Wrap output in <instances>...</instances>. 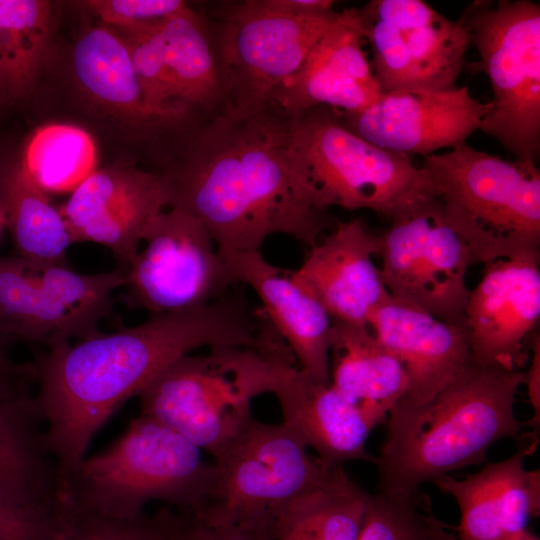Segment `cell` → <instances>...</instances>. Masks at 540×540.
Wrapping results in <instances>:
<instances>
[{"label":"cell","instance_id":"cell-34","mask_svg":"<svg viewBox=\"0 0 540 540\" xmlns=\"http://www.w3.org/2000/svg\"><path fill=\"white\" fill-rule=\"evenodd\" d=\"M169 510L164 506L151 516L115 518L65 502L58 514L57 540H166Z\"/></svg>","mask_w":540,"mask_h":540},{"label":"cell","instance_id":"cell-16","mask_svg":"<svg viewBox=\"0 0 540 540\" xmlns=\"http://www.w3.org/2000/svg\"><path fill=\"white\" fill-rule=\"evenodd\" d=\"M540 257L498 259L484 264L465 309L471 363L520 370L527 341L540 317Z\"/></svg>","mask_w":540,"mask_h":540},{"label":"cell","instance_id":"cell-10","mask_svg":"<svg viewBox=\"0 0 540 540\" xmlns=\"http://www.w3.org/2000/svg\"><path fill=\"white\" fill-rule=\"evenodd\" d=\"M296 115L312 175L331 207L367 209L392 221L438 198L421 166L350 132L337 110L317 106Z\"/></svg>","mask_w":540,"mask_h":540},{"label":"cell","instance_id":"cell-39","mask_svg":"<svg viewBox=\"0 0 540 540\" xmlns=\"http://www.w3.org/2000/svg\"><path fill=\"white\" fill-rule=\"evenodd\" d=\"M9 345L0 337V399L30 396V386L35 382L32 364L12 360Z\"/></svg>","mask_w":540,"mask_h":540},{"label":"cell","instance_id":"cell-33","mask_svg":"<svg viewBox=\"0 0 540 540\" xmlns=\"http://www.w3.org/2000/svg\"><path fill=\"white\" fill-rule=\"evenodd\" d=\"M161 25L142 30L113 29L123 38L146 100L154 110L171 116L201 114L178 100Z\"/></svg>","mask_w":540,"mask_h":540},{"label":"cell","instance_id":"cell-28","mask_svg":"<svg viewBox=\"0 0 540 540\" xmlns=\"http://www.w3.org/2000/svg\"><path fill=\"white\" fill-rule=\"evenodd\" d=\"M161 32L178 100L205 115L226 111L213 46L200 11L188 5L167 18Z\"/></svg>","mask_w":540,"mask_h":540},{"label":"cell","instance_id":"cell-38","mask_svg":"<svg viewBox=\"0 0 540 540\" xmlns=\"http://www.w3.org/2000/svg\"><path fill=\"white\" fill-rule=\"evenodd\" d=\"M57 520L23 509L0 496V540H57Z\"/></svg>","mask_w":540,"mask_h":540},{"label":"cell","instance_id":"cell-25","mask_svg":"<svg viewBox=\"0 0 540 540\" xmlns=\"http://www.w3.org/2000/svg\"><path fill=\"white\" fill-rule=\"evenodd\" d=\"M330 363L331 385L378 425L407 393L403 366L369 326L334 322Z\"/></svg>","mask_w":540,"mask_h":540},{"label":"cell","instance_id":"cell-24","mask_svg":"<svg viewBox=\"0 0 540 540\" xmlns=\"http://www.w3.org/2000/svg\"><path fill=\"white\" fill-rule=\"evenodd\" d=\"M42 423L35 396L0 399V496L56 518L66 499L65 478Z\"/></svg>","mask_w":540,"mask_h":540},{"label":"cell","instance_id":"cell-2","mask_svg":"<svg viewBox=\"0 0 540 540\" xmlns=\"http://www.w3.org/2000/svg\"><path fill=\"white\" fill-rule=\"evenodd\" d=\"M237 294L196 309L45 350L31 361L35 401L48 447L64 476L85 458L91 439L130 397L200 347L236 346L269 355V327Z\"/></svg>","mask_w":540,"mask_h":540},{"label":"cell","instance_id":"cell-30","mask_svg":"<svg viewBox=\"0 0 540 540\" xmlns=\"http://www.w3.org/2000/svg\"><path fill=\"white\" fill-rule=\"evenodd\" d=\"M366 498L342 469L290 506L277 523L274 540H356Z\"/></svg>","mask_w":540,"mask_h":540},{"label":"cell","instance_id":"cell-42","mask_svg":"<svg viewBox=\"0 0 540 540\" xmlns=\"http://www.w3.org/2000/svg\"><path fill=\"white\" fill-rule=\"evenodd\" d=\"M446 540H456L455 534H451Z\"/></svg>","mask_w":540,"mask_h":540},{"label":"cell","instance_id":"cell-3","mask_svg":"<svg viewBox=\"0 0 540 540\" xmlns=\"http://www.w3.org/2000/svg\"><path fill=\"white\" fill-rule=\"evenodd\" d=\"M525 373L468 365L430 401H399L389 412L375 466L377 492L413 499L420 487L449 473L487 462L491 446L519 439L514 405Z\"/></svg>","mask_w":540,"mask_h":540},{"label":"cell","instance_id":"cell-32","mask_svg":"<svg viewBox=\"0 0 540 540\" xmlns=\"http://www.w3.org/2000/svg\"><path fill=\"white\" fill-rule=\"evenodd\" d=\"M449 535L423 496L399 499L376 492L367 494L356 540H446Z\"/></svg>","mask_w":540,"mask_h":540},{"label":"cell","instance_id":"cell-27","mask_svg":"<svg viewBox=\"0 0 540 540\" xmlns=\"http://www.w3.org/2000/svg\"><path fill=\"white\" fill-rule=\"evenodd\" d=\"M54 32L53 2L0 0V106L34 92L50 60Z\"/></svg>","mask_w":540,"mask_h":540},{"label":"cell","instance_id":"cell-23","mask_svg":"<svg viewBox=\"0 0 540 540\" xmlns=\"http://www.w3.org/2000/svg\"><path fill=\"white\" fill-rule=\"evenodd\" d=\"M536 444L537 438L526 441L510 457L463 479L447 475L432 482L458 504L456 540H513L539 515L540 472L524 467Z\"/></svg>","mask_w":540,"mask_h":540},{"label":"cell","instance_id":"cell-31","mask_svg":"<svg viewBox=\"0 0 540 540\" xmlns=\"http://www.w3.org/2000/svg\"><path fill=\"white\" fill-rule=\"evenodd\" d=\"M94 158L92 141L84 131L58 124L35 134L22 163L44 191H64L93 172Z\"/></svg>","mask_w":540,"mask_h":540},{"label":"cell","instance_id":"cell-36","mask_svg":"<svg viewBox=\"0 0 540 540\" xmlns=\"http://www.w3.org/2000/svg\"><path fill=\"white\" fill-rule=\"evenodd\" d=\"M79 3L100 23L119 30L159 26L189 5L182 0H86Z\"/></svg>","mask_w":540,"mask_h":540},{"label":"cell","instance_id":"cell-17","mask_svg":"<svg viewBox=\"0 0 540 540\" xmlns=\"http://www.w3.org/2000/svg\"><path fill=\"white\" fill-rule=\"evenodd\" d=\"M165 206L156 173L117 163L93 171L73 189L60 210L74 242L109 248L126 269L148 225Z\"/></svg>","mask_w":540,"mask_h":540},{"label":"cell","instance_id":"cell-40","mask_svg":"<svg viewBox=\"0 0 540 540\" xmlns=\"http://www.w3.org/2000/svg\"><path fill=\"white\" fill-rule=\"evenodd\" d=\"M532 361L530 368L525 373L524 384L527 385L528 397L534 410L533 425L539 426L540 418V342L539 336L532 342Z\"/></svg>","mask_w":540,"mask_h":540},{"label":"cell","instance_id":"cell-8","mask_svg":"<svg viewBox=\"0 0 540 540\" xmlns=\"http://www.w3.org/2000/svg\"><path fill=\"white\" fill-rule=\"evenodd\" d=\"M461 19L490 81L492 108L481 131L515 161L537 165L540 151V5L530 0H477Z\"/></svg>","mask_w":540,"mask_h":540},{"label":"cell","instance_id":"cell-18","mask_svg":"<svg viewBox=\"0 0 540 540\" xmlns=\"http://www.w3.org/2000/svg\"><path fill=\"white\" fill-rule=\"evenodd\" d=\"M365 41L359 8L338 12L302 66L275 90L272 102L293 114L317 106L351 113L367 109L382 90Z\"/></svg>","mask_w":540,"mask_h":540},{"label":"cell","instance_id":"cell-43","mask_svg":"<svg viewBox=\"0 0 540 540\" xmlns=\"http://www.w3.org/2000/svg\"><path fill=\"white\" fill-rule=\"evenodd\" d=\"M1 221H2V219H1V217H0V223H1Z\"/></svg>","mask_w":540,"mask_h":540},{"label":"cell","instance_id":"cell-6","mask_svg":"<svg viewBox=\"0 0 540 540\" xmlns=\"http://www.w3.org/2000/svg\"><path fill=\"white\" fill-rule=\"evenodd\" d=\"M213 46L226 111L272 103L304 63L338 11L297 14L275 0L215 1L200 12Z\"/></svg>","mask_w":540,"mask_h":540},{"label":"cell","instance_id":"cell-37","mask_svg":"<svg viewBox=\"0 0 540 540\" xmlns=\"http://www.w3.org/2000/svg\"><path fill=\"white\" fill-rule=\"evenodd\" d=\"M276 525L269 522H239L209 525L192 511L170 508L166 540H274Z\"/></svg>","mask_w":540,"mask_h":540},{"label":"cell","instance_id":"cell-29","mask_svg":"<svg viewBox=\"0 0 540 540\" xmlns=\"http://www.w3.org/2000/svg\"><path fill=\"white\" fill-rule=\"evenodd\" d=\"M395 28L402 34L408 49L415 89L444 91L458 86L471 45L468 28L461 18L448 19L420 1L410 16Z\"/></svg>","mask_w":540,"mask_h":540},{"label":"cell","instance_id":"cell-4","mask_svg":"<svg viewBox=\"0 0 540 540\" xmlns=\"http://www.w3.org/2000/svg\"><path fill=\"white\" fill-rule=\"evenodd\" d=\"M213 463L183 435L141 414L106 451L84 458L65 475L66 502L101 515L134 518L161 501L196 511L208 495Z\"/></svg>","mask_w":540,"mask_h":540},{"label":"cell","instance_id":"cell-20","mask_svg":"<svg viewBox=\"0 0 540 540\" xmlns=\"http://www.w3.org/2000/svg\"><path fill=\"white\" fill-rule=\"evenodd\" d=\"M266 393L276 396L283 424L325 464H375L376 456L367 451L366 442L377 422L348 402L331 383H320L300 368L274 359L269 367Z\"/></svg>","mask_w":540,"mask_h":540},{"label":"cell","instance_id":"cell-9","mask_svg":"<svg viewBox=\"0 0 540 540\" xmlns=\"http://www.w3.org/2000/svg\"><path fill=\"white\" fill-rule=\"evenodd\" d=\"M213 459L210 491L192 511L212 526L278 523L293 503L343 469L309 455L307 446L283 423L254 417Z\"/></svg>","mask_w":540,"mask_h":540},{"label":"cell","instance_id":"cell-26","mask_svg":"<svg viewBox=\"0 0 540 540\" xmlns=\"http://www.w3.org/2000/svg\"><path fill=\"white\" fill-rule=\"evenodd\" d=\"M0 217L18 257L34 267L65 264L74 243L66 221L22 160L0 165Z\"/></svg>","mask_w":540,"mask_h":540},{"label":"cell","instance_id":"cell-14","mask_svg":"<svg viewBox=\"0 0 540 540\" xmlns=\"http://www.w3.org/2000/svg\"><path fill=\"white\" fill-rule=\"evenodd\" d=\"M73 83L100 116L124 128L154 169L164 163L202 114L165 115L146 100L121 35L102 23L84 28L70 56Z\"/></svg>","mask_w":540,"mask_h":540},{"label":"cell","instance_id":"cell-19","mask_svg":"<svg viewBox=\"0 0 540 540\" xmlns=\"http://www.w3.org/2000/svg\"><path fill=\"white\" fill-rule=\"evenodd\" d=\"M379 250L378 235L361 219L336 221L292 275L318 298L334 322L368 326L373 312L391 298L373 261Z\"/></svg>","mask_w":540,"mask_h":540},{"label":"cell","instance_id":"cell-7","mask_svg":"<svg viewBox=\"0 0 540 540\" xmlns=\"http://www.w3.org/2000/svg\"><path fill=\"white\" fill-rule=\"evenodd\" d=\"M271 359L236 346L187 354L140 392L141 414L214 457L252 420L251 399L266 393Z\"/></svg>","mask_w":540,"mask_h":540},{"label":"cell","instance_id":"cell-12","mask_svg":"<svg viewBox=\"0 0 540 540\" xmlns=\"http://www.w3.org/2000/svg\"><path fill=\"white\" fill-rule=\"evenodd\" d=\"M378 239L382 279L394 300L465 323L471 252L448 224L439 198L390 221Z\"/></svg>","mask_w":540,"mask_h":540},{"label":"cell","instance_id":"cell-21","mask_svg":"<svg viewBox=\"0 0 540 540\" xmlns=\"http://www.w3.org/2000/svg\"><path fill=\"white\" fill-rule=\"evenodd\" d=\"M219 251L235 281L255 291L272 329L300 369L314 380L329 384L334 321L323 304L293 277L292 271L269 263L259 251Z\"/></svg>","mask_w":540,"mask_h":540},{"label":"cell","instance_id":"cell-22","mask_svg":"<svg viewBox=\"0 0 540 540\" xmlns=\"http://www.w3.org/2000/svg\"><path fill=\"white\" fill-rule=\"evenodd\" d=\"M368 326L405 370L408 389L402 402L430 401L471 364L466 323L440 320L391 297L373 312Z\"/></svg>","mask_w":540,"mask_h":540},{"label":"cell","instance_id":"cell-11","mask_svg":"<svg viewBox=\"0 0 540 540\" xmlns=\"http://www.w3.org/2000/svg\"><path fill=\"white\" fill-rule=\"evenodd\" d=\"M126 269L81 274L53 264L34 267L18 256L0 257V337L53 350L101 333Z\"/></svg>","mask_w":540,"mask_h":540},{"label":"cell","instance_id":"cell-13","mask_svg":"<svg viewBox=\"0 0 540 540\" xmlns=\"http://www.w3.org/2000/svg\"><path fill=\"white\" fill-rule=\"evenodd\" d=\"M126 268L127 302L150 315L203 307L237 284L203 223L179 209L158 213Z\"/></svg>","mask_w":540,"mask_h":540},{"label":"cell","instance_id":"cell-35","mask_svg":"<svg viewBox=\"0 0 540 540\" xmlns=\"http://www.w3.org/2000/svg\"><path fill=\"white\" fill-rule=\"evenodd\" d=\"M360 16L365 40L372 49L371 69L382 93L415 89L412 62L400 31L383 21Z\"/></svg>","mask_w":540,"mask_h":540},{"label":"cell","instance_id":"cell-41","mask_svg":"<svg viewBox=\"0 0 540 540\" xmlns=\"http://www.w3.org/2000/svg\"><path fill=\"white\" fill-rule=\"evenodd\" d=\"M513 540H539V538L526 528L517 533Z\"/></svg>","mask_w":540,"mask_h":540},{"label":"cell","instance_id":"cell-5","mask_svg":"<svg viewBox=\"0 0 540 540\" xmlns=\"http://www.w3.org/2000/svg\"><path fill=\"white\" fill-rule=\"evenodd\" d=\"M450 227L468 245L472 264L540 257V171L467 144L425 156Z\"/></svg>","mask_w":540,"mask_h":540},{"label":"cell","instance_id":"cell-15","mask_svg":"<svg viewBox=\"0 0 540 540\" xmlns=\"http://www.w3.org/2000/svg\"><path fill=\"white\" fill-rule=\"evenodd\" d=\"M491 101L475 98L467 86L431 91L404 89L382 93L361 112L337 110L350 132L388 151L429 156L457 149L481 130Z\"/></svg>","mask_w":540,"mask_h":540},{"label":"cell","instance_id":"cell-1","mask_svg":"<svg viewBox=\"0 0 540 540\" xmlns=\"http://www.w3.org/2000/svg\"><path fill=\"white\" fill-rule=\"evenodd\" d=\"M296 122L274 102L204 116L153 171L166 206L199 219L219 249L259 251L275 234L313 246L336 221Z\"/></svg>","mask_w":540,"mask_h":540}]
</instances>
